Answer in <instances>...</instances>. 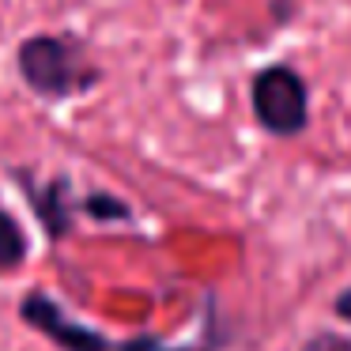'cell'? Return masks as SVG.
<instances>
[{
	"label": "cell",
	"mask_w": 351,
	"mask_h": 351,
	"mask_svg": "<svg viewBox=\"0 0 351 351\" xmlns=\"http://www.w3.org/2000/svg\"><path fill=\"white\" fill-rule=\"evenodd\" d=\"M38 219L49 227V234H64V227L72 223V200H69V182H53L46 189H27Z\"/></svg>",
	"instance_id": "277c9868"
},
{
	"label": "cell",
	"mask_w": 351,
	"mask_h": 351,
	"mask_svg": "<svg viewBox=\"0 0 351 351\" xmlns=\"http://www.w3.org/2000/svg\"><path fill=\"white\" fill-rule=\"evenodd\" d=\"M336 310H340V317H348V321H351V291H348V295H340Z\"/></svg>",
	"instance_id": "ba28073f"
},
{
	"label": "cell",
	"mask_w": 351,
	"mask_h": 351,
	"mask_svg": "<svg viewBox=\"0 0 351 351\" xmlns=\"http://www.w3.org/2000/svg\"><path fill=\"white\" fill-rule=\"evenodd\" d=\"M84 208L95 215V219H125V215H129V208L117 204V200H110V197H87Z\"/></svg>",
	"instance_id": "8992f818"
},
{
	"label": "cell",
	"mask_w": 351,
	"mask_h": 351,
	"mask_svg": "<svg viewBox=\"0 0 351 351\" xmlns=\"http://www.w3.org/2000/svg\"><path fill=\"white\" fill-rule=\"evenodd\" d=\"M306 351H351V343L340 336H317V340L306 343Z\"/></svg>",
	"instance_id": "52a82bcc"
},
{
	"label": "cell",
	"mask_w": 351,
	"mask_h": 351,
	"mask_svg": "<svg viewBox=\"0 0 351 351\" xmlns=\"http://www.w3.org/2000/svg\"><path fill=\"white\" fill-rule=\"evenodd\" d=\"M23 257H27V234H23V227L12 219L8 208L0 204V272L19 268Z\"/></svg>",
	"instance_id": "5b68a950"
},
{
	"label": "cell",
	"mask_w": 351,
	"mask_h": 351,
	"mask_svg": "<svg viewBox=\"0 0 351 351\" xmlns=\"http://www.w3.org/2000/svg\"><path fill=\"white\" fill-rule=\"evenodd\" d=\"M253 114L276 136L306 129V84L287 64H272L253 80Z\"/></svg>",
	"instance_id": "3957f363"
},
{
	"label": "cell",
	"mask_w": 351,
	"mask_h": 351,
	"mask_svg": "<svg viewBox=\"0 0 351 351\" xmlns=\"http://www.w3.org/2000/svg\"><path fill=\"white\" fill-rule=\"evenodd\" d=\"M19 72L27 87L46 99H69L99 80V69L84 57V46L64 34H34L19 46Z\"/></svg>",
	"instance_id": "6da1fadb"
},
{
	"label": "cell",
	"mask_w": 351,
	"mask_h": 351,
	"mask_svg": "<svg viewBox=\"0 0 351 351\" xmlns=\"http://www.w3.org/2000/svg\"><path fill=\"white\" fill-rule=\"evenodd\" d=\"M23 321L34 325L38 332H46L57 348L64 351H189V348H167L155 336H140V340H110L106 332H95V328L72 321L53 298L46 295H27L23 298Z\"/></svg>",
	"instance_id": "7a4b0ae2"
}]
</instances>
